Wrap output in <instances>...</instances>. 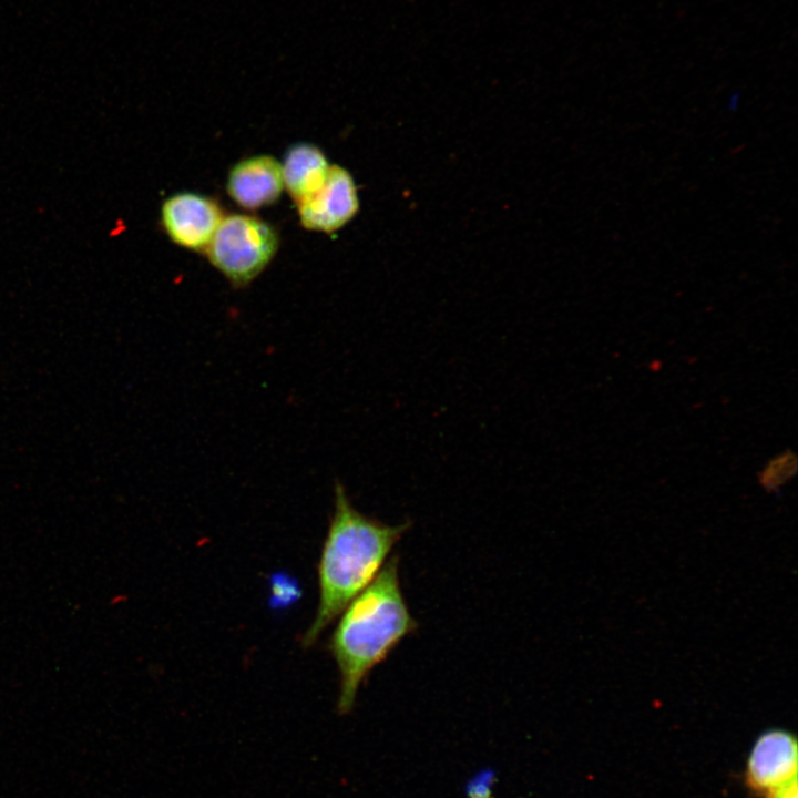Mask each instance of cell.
Wrapping results in <instances>:
<instances>
[{"instance_id":"obj_1","label":"cell","mask_w":798,"mask_h":798,"mask_svg":"<svg viewBox=\"0 0 798 798\" xmlns=\"http://www.w3.org/2000/svg\"><path fill=\"white\" fill-rule=\"evenodd\" d=\"M411 523L389 525L358 511L344 485L335 483L334 511L318 562V605L303 636L313 645L344 608L381 571Z\"/></svg>"},{"instance_id":"obj_2","label":"cell","mask_w":798,"mask_h":798,"mask_svg":"<svg viewBox=\"0 0 798 798\" xmlns=\"http://www.w3.org/2000/svg\"><path fill=\"white\" fill-rule=\"evenodd\" d=\"M339 616L328 648L340 675L337 709L345 715L371 671L418 628L402 592L398 555L389 557Z\"/></svg>"},{"instance_id":"obj_3","label":"cell","mask_w":798,"mask_h":798,"mask_svg":"<svg viewBox=\"0 0 798 798\" xmlns=\"http://www.w3.org/2000/svg\"><path fill=\"white\" fill-rule=\"evenodd\" d=\"M278 246L274 228L249 215L223 217L206 247L209 262L234 286L255 279L272 260Z\"/></svg>"},{"instance_id":"obj_4","label":"cell","mask_w":798,"mask_h":798,"mask_svg":"<svg viewBox=\"0 0 798 798\" xmlns=\"http://www.w3.org/2000/svg\"><path fill=\"white\" fill-rule=\"evenodd\" d=\"M797 739L781 728L761 733L755 740L745 768L746 786L758 795H766L797 776Z\"/></svg>"},{"instance_id":"obj_5","label":"cell","mask_w":798,"mask_h":798,"mask_svg":"<svg viewBox=\"0 0 798 798\" xmlns=\"http://www.w3.org/2000/svg\"><path fill=\"white\" fill-rule=\"evenodd\" d=\"M297 205L304 227L325 233L339 229L359 209L357 188L351 174L341 166L330 165L323 186Z\"/></svg>"},{"instance_id":"obj_6","label":"cell","mask_w":798,"mask_h":798,"mask_svg":"<svg viewBox=\"0 0 798 798\" xmlns=\"http://www.w3.org/2000/svg\"><path fill=\"white\" fill-rule=\"evenodd\" d=\"M161 212L162 224L171 239L193 250L206 249L223 219L214 201L194 193L167 198Z\"/></svg>"},{"instance_id":"obj_7","label":"cell","mask_w":798,"mask_h":798,"mask_svg":"<svg viewBox=\"0 0 798 798\" xmlns=\"http://www.w3.org/2000/svg\"><path fill=\"white\" fill-rule=\"evenodd\" d=\"M284 187L282 165L268 155H258L237 163L227 180L229 196L249 209L274 203Z\"/></svg>"},{"instance_id":"obj_8","label":"cell","mask_w":798,"mask_h":798,"mask_svg":"<svg viewBox=\"0 0 798 798\" xmlns=\"http://www.w3.org/2000/svg\"><path fill=\"white\" fill-rule=\"evenodd\" d=\"M330 165L315 145L300 143L288 150L282 165L283 183L290 196L300 203L325 183Z\"/></svg>"},{"instance_id":"obj_9","label":"cell","mask_w":798,"mask_h":798,"mask_svg":"<svg viewBox=\"0 0 798 798\" xmlns=\"http://www.w3.org/2000/svg\"><path fill=\"white\" fill-rule=\"evenodd\" d=\"M495 774L492 769H484L475 774L466 786L467 798H494L493 785Z\"/></svg>"},{"instance_id":"obj_10","label":"cell","mask_w":798,"mask_h":798,"mask_svg":"<svg viewBox=\"0 0 798 798\" xmlns=\"http://www.w3.org/2000/svg\"><path fill=\"white\" fill-rule=\"evenodd\" d=\"M789 457V454L780 456L768 464L761 477L764 485H766L775 474L777 475L773 481L771 488L782 484L788 477H790V470H795V460H790Z\"/></svg>"},{"instance_id":"obj_11","label":"cell","mask_w":798,"mask_h":798,"mask_svg":"<svg viewBox=\"0 0 798 798\" xmlns=\"http://www.w3.org/2000/svg\"><path fill=\"white\" fill-rule=\"evenodd\" d=\"M797 776L782 782L765 795V798H798Z\"/></svg>"}]
</instances>
